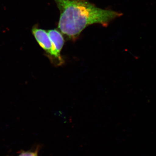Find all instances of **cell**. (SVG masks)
<instances>
[{
    "label": "cell",
    "instance_id": "1",
    "mask_svg": "<svg viewBox=\"0 0 156 156\" xmlns=\"http://www.w3.org/2000/svg\"><path fill=\"white\" fill-rule=\"evenodd\" d=\"M60 11L58 28L69 40L75 41L89 25L107 27L122 13L100 9L89 0H54Z\"/></svg>",
    "mask_w": 156,
    "mask_h": 156
},
{
    "label": "cell",
    "instance_id": "2",
    "mask_svg": "<svg viewBox=\"0 0 156 156\" xmlns=\"http://www.w3.org/2000/svg\"><path fill=\"white\" fill-rule=\"evenodd\" d=\"M32 33L39 44L48 53L52 63L56 66L62 65L64 62V59L55 53L48 32L44 30L34 27L33 29Z\"/></svg>",
    "mask_w": 156,
    "mask_h": 156
},
{
    "label": "cell",
    "instance_id": "3",
    "mask_svg": "<svg viewBox=\"0 0 156 156\" xmlns=\"http://www.w3.org/2000/svg\"><path fill=\"white\" fill-rule=\"evenodd\" d=\"M53 44L55 53L57 56H62L60 52L64 44V39L61 33L56 29L50 30L48 32Z\"/></svg>",
    "mask_w": 156,
    "mask_h": 156
},
{
    "label": "cell",
    "instance_id": "4",
    "mask_svg": "<svg viewBox=\"0 0 156 156\" xmlns=\"http://www.w3.org/2000/svg\"><path fill=\"white\" fill-rule=\"evenodd\" d=\"M39 151V147H37L35 149L21 151L17 156H38Z\"/></svg>",
    "mask_w": 156,
    "mask_h": 156
}]
</instances>
